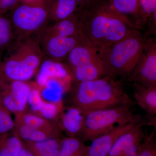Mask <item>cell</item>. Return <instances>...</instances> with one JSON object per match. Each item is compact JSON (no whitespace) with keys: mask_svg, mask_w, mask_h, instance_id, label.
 <instances>
[{"mask_svg":"<svg viewBox=\"0 0 156 156\" xmlns=\"http://www.w3.org/2000/svg\"><path fill=\"white\" fill-rule=\"evenodd\" d=\"M66 60L70 69L88 63L101 61L97 50L84 37L69 54Z\"/></svg>","mask_w":156,"mask_h":156,"instance_id":"4fadbf2b","label":"cell"},{"mask_svg":"<svg viewBox=\"0 0 156 156\" xmlns=\"http://www.w3.org/2000/svg\"><path fill=\"white\" fill-rule=\"evenodd\" d=\"M144 123L141 122L120 135L114 144L108 156H125L134 144L141 142L145 134L143 129Z\"/></svg>","mask_w":156,"mask_h":156,"instance_id":"7c38bea8","label":"cell"},{"mask_svg":"<svg viewBox=\"0 0 156 156\" xmlns=\"http://www.w3.org/2000/svg\"><path fill=\"white\" fill-rule=\"evenodd\" d=\"M78 9L75 0H50L48 5L49 20L57 22L75 14Z\"/></svg>","mask_w":156,"mask_h":156,"instance_id":"e0dca14e","label":"cell"},{"mask_svg":"<svg viewBox=\"0 0 156 156\" xmlns=\"http://www.w3.org/2000/svg\"><path fill=\"white\" fill-rule=\"evenodd\" d=\"M48 27L51 32L62 37H72L82 35L78 12Z\"/></svg>","mask_w":156,"mask_h":156,"instance_id":"ac0fdd59","label":"cell"},{"mask_svg":"<svg viewBox=\"0 0 156 156\" xmlns=\"http://www.w3.org/2000/svg\"><path fill=\"white\" fill-rule=\"evenodd\" d=\"M129 80L144 87L156 86V44L153 41L149 40Z\"/></svg>","mask_w":156,"mask_h":156,"instance_id":"9c48e42d","label":"cell"},{"mask_svg":"<svg viewBox=\"0 0 156 156\" xmlns=\"http://www.w3.org/2000/svg\"><path fill=\"white\" fill-rule=\"evenodd\" d=\"M115 11L128 17L134 15L139 18V0H105Z\"/></svg>","mask_w":156,"mask_h":156,"instance_id":"cb8c5ba5","label":"cell"},{"mask_svg":"<svg viewBox=\"0 0 156 156\" xmlns=\"http://www.w3.org/2000/svg\"><path fill=\"white\" fill-rule=\"evenodd\" d=\"M78 14L82 35L98 53L138 28L105 0H94Z\"/></svg>","mask_w":156,"mask_h":156,"instance_id":"6da1fadb","label":"cell"},{"mask_svg":"<svg viewBox=\"0 0 156 156\" xmlns=\"http://www.w3.org/2000/svg\"><path fill=\"white\" fill-rule=\"evenodd\" d=\"M37 36L44 56L59 62L66 60L72 50L83 38V35L72 37L58 36L51 32L48 26Z\"/></svg>","mask_w":156,"mask_h":156,"instance_id":"52a82bcc","label":"cell"},{"mask_svg":"<svg viewBox=\"0 0 156 156\" xmlns=\"http://www.w3.org/2000/svg\"><path fill=\"white\" fill-rule=\"evenodd\" d=\"M14 123L15 131L23 141L37 142L50 138L62 137V132L40 130L21 123Z\"/></svg>","mask_w":156,"mask_h":156,"instance_id":"d6986e66","label":"cell"},{"mask_svg":"<svg viewBox=\"0 0 156 156\" xmlns=\"http://www.w3.org/2000/svg\"><path fill=\"white\" fill-rule=\"evenodd\" d=\"M134 106L126 105L83 113V123L79 138L84 142L91 141L117 126L142 122L140 116L134 113Z\"/></svg>","mask_w":156,"mask_h":156,"instance_id":"5b68a950","label":"cell"},{"mask_svg":"<svg viewBox=\"0 0 156 156\" xmlns=\"http://www.w3.org/2000/svg\"><path fill=\"white\" fill-rule=\"evenodd\" d=\"M2 52L0 51V69H1V65H2Z\"/></svg>","mask_w":156,"mask_h":156,"instance_id":"1f68e13d","label":"cell"},{"mask_svg":"<svg viewBox=\"0 0 156 156\" xmlns=\"http://www.w3.org/2000/svg\"><path fill=\"white\" fill-rule=\"evenodd\" d=\"M24 147L15 130L0 136V156H17Z\"/></svg>","mask_w":156,"mask_h":156,"instance_id":"44dd1931","label":"cell"},{"mask_svg":"<svg viewBox=\"0 0 156 156\" xmlns=\"http://www.w3.org/2000/svg\"><path fill=\"white\" fill-rule=\"evenodd\" d=\"M155 132V129L149 134H145L138 156H156Z\"/></svg>","mask_w":156,"mask_h":156,"instance_id":"4316f807","label":"cell"},{"mask_svg":"<svg viewBox=\"0 0 156 156\" xmlns=\"http://www.w3.org/2000/svg\"><path fill=\"white\" fill-rule=\"evenodd\" d=\"M139 22L151 20L156 14V0H139Z\"/></svg>","mask_w":156,"mask_h":156,"instance_id":"484cf974","label":"cell"},{"mask_svg":"<svg viewBox=\"0 0 156 156\" xmlns=\"http://www.w3.org/2000/svg\"><path fill=\"white\" fill-rule=\"evenodd\" d=\"M17 156H34V155L28 149L25 147L20 152V153Z\"/></svg>","mask_w":156,"mask_h":156,"instance_id":"4dcf8cb0","label":"cell"},{"mask_svg":"<svg viewBox=\"0 0 156 156\" xmlns=\"http://www.w3.org/2000/svg\"><path fill=\"white\" fill-rule=\"evenodd\" d=\"M88 148L79 137L66 136L62 138L57 156H86Z\"/></svg>","mask_w":156,"mask_h":156,"instance_id":"7402d4cb","label":"cell"},{"mask_svg":"<svg viewBox=\"0 0 156 156\" xmlns=\"http://www.w3.org/2000/svg\"><path fill=\"white\" fill-rule=\"evenodd\" d=\"M14 122L45 131L62 132L57 121L45 119L27 111L15 115Z\"/></svg>","mask_w":156,"mask_h":156,"instance_id":"9a60e30c","label":"cell"},{"mask_svg":"<svg viewBox=\"0 0 156 156\" xmlns=\"http://www.w3.org/2000/svg\"><path fill=\"white\" fill-rule=\"evenodd\" d=\"M143 141V140H142ZM141 142L137 143L134 144L127 152L125 156H138L141 147Z\"/></svg>","mask_w":156,"mask_h":156,"instance_id":"f1b7e54d","label":"cell"},{"mask_svg":"<svg viewBox=\"0 0 156 156\" xmlns=\"http://www.w3.org/2000/svg\"><path fill=\"white\" fill-rule=\"evenodd\" d=\"M70 70L76 83L94 80L106 76L101 61L88 63Z\"/></svg>","mask_w":156,"mask_h":156,"instance_id":"2e32d148","label":"cell"},{"mask_svg":"<svg viewBox=\"0 0 156 156\" xmlns=\"http://www.w3.org/2000/svg\"><path fill=\"white\" fill-rule=\"evenodd\" d=\"M6 50L0 80L27 82L39 70L44 56L37 35L17 37Z\"/></svg>","mask_w":156,"mask_h":156,"instance_id":"3957f363","label":"cell"},{"mask_svg":"<svg viewBox=\"0 0 156 156\" xmlns=\"http://www.w3.org/2000/svg\"><path fill=\"white\" fill-rule=\"evenodd\" d=\"M149 40L137 29L98 52L106 76H127L131 75L142 56Z\"/></svg>","mask_w":156,"mask_h":156,"instance_id":"277c9868","label":"cell"},{"mask_svg":"<svg viewBox=\"0 0 156 156\" xmlns=\"http://www.w3.org/2000/svg\"><path fill=\"white\" fill-rule=\"evenodd\" d=\"M14 27L9 16L0 14V51L10 47L16 38Z\"/></svg>","mask_w":156,"mask_h":156,"instance_id":"603a6c76","label":"cell"},{"mask_svg":"<svg viewBox=\"0 0 156 156\" xmlns=\"http://www.w3.org/2000/svg\"><path fill=\"white\" fill-rule=\"evenodd\" d=\"M20 0H0V14H6L19 2Z\"/></svg>","mask_w":156,"mask_h":156,"instance_id":"83f0119b","label":"cell"},{"mask_svg":"<svg viewBox=\"0 0 156 156\" xmlns=\"http://www.w3.org/2000/svg\"><path fill=\"white\" fill-rule=\"evenodd\" d=\"M31 89L27 82L0 80V102L11 114L26 111Z\"/></svg>","mask_w":156,"mask_h":156,"instance_id":"ba28073f","label":"cell"},{"mask_svg":"<svg viewBox=\"0 0 156 156\" xmlns=\"http://www.w3.org/2000/svg\"><path fill=\"white\" fill-rule=\"evenodd\" d=\"M15 130V123L11 113L0 102V136Z\"/></svg>","mask_w":156,"mask_h":156,"instance_id":"d4e9b609","label":"cell"},{"mask_svg":"<svg viewBox=\"0 0 156 156\" xmlns=\"http://www.w3.org/2000/svg\"><path fill=\"white\" fill-rule=\"evenodd\" d=\"M134 102L151 116L156 114V86L144 87L133 83Z\"/></svg>","mask_w":156,"mask_h":156,"instance_id":"5bb4252c","label":"cell"},{"mask_svg":"<svg viewBox=\"0 0 156 156\" xmlns=\"http://www.w3.org/2000/svg\"><path fill=\"white\" fill-rule=\"evenodd\" d=\"M48 5L19 1L9 15L16 37L37 35L47 27L49 20Z\"/></svg>","mask_w":156,"mask_h":156,"instance_id":"8992f818","label":"cell"},{"mask_svg":"<svg viewBox=\"0 0 156 156\" xmlns=\"http://www.w3.org/2000/svg\"><path fill=\"white\" fill-rule=\"evenodd\" d=\"M83 119V112L76 108L66 106L61 108L56 121L61 131L67 136L79 137Z\"/></svg>","mask_w":156,"mask_h":156,"instance_id":"8fae6325","label":"cell"},{"mask_svg":"<svg viewBox=\"0 0 156 156\" xmlns=\"http://www.w3.org/2000/svg\"><path fill=\"white\" fill-rule=\"evenodd\" d=\"M20 2L30 4H48L50 0H20Z\"/></svg>","mask_w":156,"mask_h":156,"instance_id":"f546056e","label":"cell"},{"mask_svg":"<svg viewBox=\"0 0 156 156\" xmlns=\"http://www.w3.org/2000/svg\"><path fill=\"white\" fill-rule=\"evenodd\" d=\"M66 101L67 106L76 108L83 113L136 104L125 91L122 83L109 76L76 83Z\"/></svg>","mask_w":156,"mask_h":156,"instance_id":"7a4b0ae2","label":"cell"},{"mask_svg":"<svg viewBox=\"0 0 156 156\" xmlns=\"http://www.w3.org/2000/svg\"><path fill=\"white\" fill-rule=\"evenodd\" d=\"M62 138H50L37 142H23L26 147L34 156H57Z\"/></svg>","mask_w":156,"mask_h":156,"instance_id":"ffe728a7","label":"cell"},{"mask_svg":"<svg viewBox=\"0 0 156 156\" xmlns=\"http://www.w3.org/2000/svg\"><path fill=\"white\" fill-rule=\"evenodd\" d=\"M136 124L129 123L117 126L94 138L89 146L86 156H108L117 138Z\"/></svg>","mask_w":156,"mask_h":156,"instance_id":"30bf717a","label":"cell"}]
</instances>
